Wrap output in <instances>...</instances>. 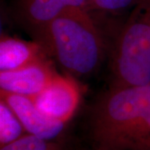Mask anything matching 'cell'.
<instances>
[{"instance_id":"7c38bea8","label":"cell","mask_w":150,"mask_h":150,"mask_svg":"<svg viewBox=\"0 0 150 150\" xmlns=\"http://www.w3.org/2000/svg\"><path fill=\"white\" fill-rule=\"evenodd\" d=\"M87 0H65L67 8H83V6L87 3Z\"/></svg>"},{"instance_id":"ba28073f","label":"cell","mask_w":150,"mask_h":150,"mask_svg":"<svg viewBox=\"0 0 150 150\" xmlns=\"http://www.w3.org/2000/svg\"><path fill=\"white\" fill-rule=\"evenodd\" d=\"M65 8V0H20V18L35 40Z\"/></svg>"},{"instance_id":"4fadbf2b","label":"cell","mask_w":150,"mask_h":150,"mask_svg":"<svg viewBox=\"0 0 150 150\" xmlns=\"http://www.w3.org/2000/svg\"><path fill=\"white\" fill-rule=\"evenodd\" d=\"M87 1H88V3H90V4H93V2H94V1H95V0H87Z\"/></svg>"},{"instance_id":"30bf717a","label":"cell","mask_w":150,"mask_h":150,"mask_svg":"<svg viewBox=\"0 0 150 150\" xmlns=\"http://www.w3.org/2000/svg\"><path fill=\"white\" fill-rule=\"evenodd\" d=\"M0 150H67L62 139L48 140L27 134L19 139L1 147Z\"/></svg>"},{"instance_id":"9c48e42d","label":"cell","mask_w":150,"mask_h":150,"mask_svg":"<svg viewBox=\"0 0 150 150\" xmlns=\"http://www.w3.org/2000/svg\"><path fill=\"white\" fill-rule=\"evenodd\" d=\"M27 134L15 112L4 101L0 100V147L9 144Z\"/></svg>"},{"instance_id":"277c9868","label":"cell","mask_w":150,"mask_h":150,"mask_svg":"<svg viewBox=\"0 0 150 150\" xmlns=\"http://www.w3.org/2000/svg\"><path fill=\"white\" fill-rule=\"evenodd\" d=\"M81 91L74 77L56 76L37 96L33 98L38 108L48 117L62 123L69 121L79 105Z\"/></svg>"},{"instance_id":"52a82bcc","label":"cell","mask_w":150,"mask_h":150,"mask_svg":"<svg viewBox=\"0 0 150 150\" xmlns=\"http://www.w3.org/2000/svg\"><path fill=\"white\" fill-rule=\"evenodd\" d=\"M48 58L43 46L35 40L1 35L0 72L15 71Z\"/></svg>"},{"instance_id":"7a4b0ae2","label":"cell","mask_w":150,"mask_h":150,"mask_svg":"<svg viewBox=\"0 0 150 150\" xmlns=\"http://www.w3.org/2000/svg\"><path fill=\"white\" fill-rule=\"evenodd\" d=\"M48 56L74 78L95 73L103 63L105 44L83 8H67L35 39Z\"/></svg>"},{"instance_id":"8fae6325","label":"cell","mask_w":150,"mask_h":150,"mask_svg":"<svg viewBox=\"0 0 150 150\" xmlns=\"http://www.w3.org/2000/svg\"><path fill=\"white\" fill-rule=\"evenodd\" d=\"M139 1V0H95L92 5L102 10L118 11L133 4L136 5Z\"/></svg>"},{"instance_id":"8992f818","label":"cell","mask_w":150,"mask_h":150,"mask_svg":"<svg viewBox=\"0 0 150 150\" xmlns=\"http://www.w3.org/2000/svg\"><path fill=\"white\" fill-rule=\"evenodd\" d=\"M59 74L52 59H43L15 71L0 72V91L33 98Z\"/></svg>"},{"instance_id":"6da1fadb","label":"cell","mask_w":150,"mask_h":150,"mask_svg":"<svg viewBox=\"0 0 150 150\" xmlns=\"http://www.w3.org/2000/svg\"><path fill=\"white\" fill-rule=\"evenodd\" d=\"M93 150H150V83L109 87L92 105Z\"/></svg>"},{"instance_id":"3957f363","label":"cell","mask_w":150,"mask_h":150,"mask_svg":"<svg viewBox=\"0 0 150 150\" xmlns=\"http://www.w3.org/2000/svg\"><path fill=\"white\" fill-rule=\"evenodd\" d=\"M112 88L150 83V0H139L112 45Z\"/></svg>"},{"instance_id":"5b68a950","label":"cell","mask_w":150,"mask_h":150,"mask_svg":"<svg viewBox=\"0 0 150 150\" xmlns=\"http://www.w3.org/2000/svg\"><path fill=\"white\" fill-rule=\"evenodd\" d=\"M0 98L12 108L28 134L48 140L60 139L67 123L48 117L32 98L0 91Z\"/></svg>"}]
</instances>
